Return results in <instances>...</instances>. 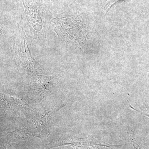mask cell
Listing matches in <instances>:
<instances>
[{
	"instance_id": "obj_1",
	"label": "cell",
	"mask_w": 149,
	"mask_h": 149,
	"mask_svg": "<svg viewBox=\"0 0 149 149\" xmlns=\"http://www.w3.org/2000/svg\"><path fill=\"white\" fill-rule=\"evenodd\" d=\"M23 29H19V34L15 43V53L19 64L32 72H37L40 70V67L34 60L29 52Z\"/></svg>"
},
{
	"instance_id": "obj_2",
	"label": "cell",
	"mask_w": 149,
	"mask_h": 149,
	"mask_svg": "<svg viewBox=\"0 0 149 149\" xmlns=\"http://www.w3.org/2000/svg\"><path fill=\"white\" fill-rule=\"evenodd\" d=\"M56 109H52L45 111L42 113L36 115L35 118V125L37 128H43L47 126L49 123L52 116L53 115Z\"/></svg>"
},
{
	"instance_id": "obj_3",
	"label": "cell",
	"mask_w": 149,
	"mask_h": 149,
	"mask_svg": "<svg viewBox=\"0 0 149 149\" xmlns=\"http://www.w3.org/2000/svg\"><path fill=\"white\" fill-rule=\"evenodd\" d=\"M129 106H130V108L138 112L139 113H141V114L149 118V107L148 104L146 102H143V107L141 110H137L134 108L130 104L129 105Z\"/></svg>"
},
{
	"instance_id": "obj_4",
	"label": "cell",
	"mask_w": 149,
	"mask_h": 149,
	"mask_svg": "<svg viewBox=\"0 0 149 149\" xmlns=\"http://www.w3.org/2000/svg\"><path fill=\"white\" fill-rule=\"evenodd\" d=\"M121 1H122V0H108L105 6L106 15L108 13L109 11L113 5Z\"/></svg>"
},
{
	"instance_id": "obj_5",
	"label": "cell",
	"mask_w": 149,
	"mask_h": 149,
	"mask_svg": "<svg viewBox=\"0 0 149 149\" xmlns=\"http://www.w3.org/2000/svg\"><path fill=\"white\" fill-rule=\"evenodd\" d=\"M4 149H6V148H4Z\"/></svg>"
}]
</instances>
